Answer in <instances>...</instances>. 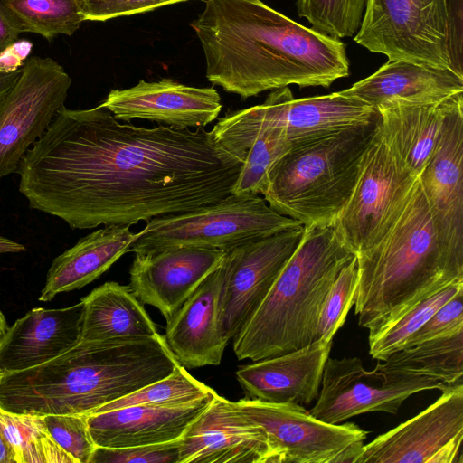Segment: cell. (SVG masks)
Instances as JSON below:
<instances>
[{
    "instance_id": "7",
    "label": "cell",
    "mask_w": 463,
    "mask_h": 463,
    "mask_svg": "<svg viewBox=\"0 0 463 463\" xmlns=\"http://www.w3.org/2000/svg\"><path fill=\"white\" fill-rule=\"evenodd\" d=\"M302 226L273 210L258 194H231L204 207L151 219L127 252L147 254L175 247L228 251L284 230Z\"/></svg>"
},
{
    "instance_id": "2",
    "label": "cell",
    "mask_w": 463,
    "mask_h": 463,
    "mask_svg": "<svg viewBox=\"0 0 463 463\" xmlns=\"http://www.w3.org/2000/svg\"><path fill=\"white\" fill-rule=\"evenodd\" d=\"M191 25L203 47L207 80L243 99L289 85L328 88L350 72L340 39L301 25L261 0H207Z\"/></svg>"
},
{
    "instance_id": "6",
    "label": "cell",
    "mask_w": 463,
    "mask_h": 463,
    "mask_svg": "<svg viewBox=\"0 0 463 463\" xmlns=\"http://www.w3.org/2000/svg\"><path fill=\"white\" fill-rule=\"evenodd\" d=\"M122 353L108 341H79L37 366L0 377V408L31 415L89 414L122 397L129 384Z\"/></svg>"
},
{
    "instance_id": "37",
    "label": "cell",
    "mask_w": 463,
    "mask_h": 463,
    "mask_svg": "<svg viewBox=\"0 0 463 463\" xmlns=\"http://www.w3.org/2000/svg\"><path fill=\"white\" fill-rule=\"evenodd\" d=\"M180 439L127 448L96 446L90 463H178Z\"/></svg>"
},
{
    "instance_id": "24",
    "label": "cell",
    "mask_w": 463,
    "mask_h": 463,
    "mask_svg": "<svg viewBox=\"0 0 463 463\" xmlns=\"http://www.w3.org/2000/svg\"><path fill=\"white\" fill-rule=\"evenodd\" d=\"M340 92L363 100L375 110L437 104L463 93V76L450 69L388 60L373 74Z\"/></svg>"
},
{
    "instance_id": "5",
    "label": "cell",
    "mask_w": 463,
    "mask_h": 463,
    "mask_svg": "<svg viewBox=\"0 0 463 463\" xmlns=\"http://www.w3.org/2000/svg\"><path fill=\"white\" fill-rule=\"evenodd\" d=\"M380 121L379 114L292 146L269 170L260 194L273 210L303 227L333 225L354 191Z\"/></svg>"
},
{
    "instance_id": "43",
    "label": "cell",
    "mask_w": 463,
    "mask_h": 463,
    "mask_svg": "<svg viewBox=\"0 0 463 463\" xmlns=\"http://www.w3.org/2000/svg\"><path fill=\"white\" fill-rule=\"evenodd\" d=\"M0 463H16L13 448L0 430Z\"/></svg>"
},
{
    "instance_id": "29",
    "label": "cell",
    "mask_w": 463,
    "mask_h": 463,
    "mask_svg": "<svg viewBox=\"0 0 463 463\" xmlns=\"http://www.w3.org/2000/svg\"><path fill=\"white\" fill-rule=\"evenodd\" d=\"M377 366L388 372L434 378L446 385L462 382L463 330L402 349Z\"/></svg>"
},
{
    "instance_id": "22",
    "label": "cell",
    "mask_w": 463,
    "mask_h": 463,
    "mask_svg": "<svg viewBox=\"0 0 463 463\" xmlns=\"http://www.w3.org/2000/svg\"><path fill=\"white\" fill-rule=\"evenodd\" d=\"M83 303L47 309L37 307L8 326L0 341V372L12 373L44 364L80 339Z\"/></svg>"
},
{
    "instance_id": "18",
    "label": "cell",
    "mask_w": 463,
    "mask_h": 463,
    "mask_svg": "<svg viewBox=\"0 0 463 463\" xmlns=\"http://www.w3.org/2000/svg\"><path fill=\"white\" fill-rule=\"evenodd\" d=\"M99 106L118 120L141 118L180 128H204L222 108L213 87H192L171 79L141 80L133 87L112 90Z\"/></svg>"
},
{
    "instance_id": "26",
    "label": "cell",
    "mask_w": 463,
    "mask_h": 463,
    "mask_svg": "<svg viewBox=\"0 0 463 463\" xmlns=\"http://www.w3.org/2000/svg\"><path fill=\"white\" fill-rule=\"evenodd\" d=\"M131 225H107L80 238L57 256L47 272L40 301L81 288L107 271L137 239Z\"/></svg>"
},
{
    "instance_id": "34",
    "label": "cell",
    "mask_w": 463,
    "mask_h": 463,
    "mask_svg": "<svg viewBox=\"0 0 463 463\" xmlns=\"http://www.w3.org/2000/svg\"><path fill=\"white\" fill-rule=\"evenodd\" d=\"M366 4L367 0H297V10L314 30L341 39L357 33Z\"/></svg>"
},
{
    "instance_id": "32",
    "label": "cell",
    "mask_w": 463,
    "mask_h": 463,
    "mask_svg": "<svg viewBox=\"0 0 463 463\" xmlns=\"http://www.w3.org/2000/svg\"><path fill=\"white\" fill-rule=\"evenodd\" d=\"M215 393L213 389L194 378L186 368L179 364L169 375L106 403L91 412L107 411L132 405L182 406Z\"/></svg>"
},
{
    "instance_id": "10",
    "label": "cell",
    "mask_w": 463,
    "mask_h": 463,
    "mask_svg": "<svg viewBox=\"0 0 463 463\" xmlns=\"http://www.w3.org/2000/svg\"><path fill=\"white\" fill-rule=\"evenodd\" d=\"M234 404L266 431L279 463H355L368 435L354 422L322 421L294 402L244 398Z\"/></svg>"
},
{
    "instance_id": "46",
    "label": "cell",
    "mask_w": 463,
    "mask_h": 463,
    "mask_svg": "<svg viewBox=\"0 0 463 463\" xmlns=\"http://www.w3.org/2000/svg\"><path fill=\"white\" fill-rule=\"evenodd\" d=\"M1 374H2V373H1V372H0V377H1Z\"/></svg>"
},
{
    "instance_id": "41",
    "label": "cell",
    "mask_w": 463,
    "mask_h": 463,
    "mask_svg": "<svg viewBox=\"0 0 463 463\" xmlns=\"http://www.w3.org/2000/svg\"><path fill=\"white\" fill-rule=\"evenodd\" d=\"M20 33L21 29L5 0H0V54L15 43Z\"/></svg>"
},
{
    "instance_id": "14",
    "label": "cell",
    "mask_w": 463,
    "mask_h": 463,
    "mask_svg": "<svg viewBox=\"0 0 463 463\" xmlns=\"http://www.w3.org/2000/svg\"><path fill=\"white\" fill-rule=\"evenodd\" d=\"M304 233L298 226L226 251L219 326L229 342L260 305Z\"/></svg>"
},
{
    "instance_id": "35",
    "label": "cell",
    "mask_w": 463,
    "mask_h": 463,
    "mask_svg": "<svg viewBox=\"0 0 463 463\" xmlns=\"http://www.w3.org/2000/svg\"><path fill=\"white\" fill-rule=\"evenodd\" d=\"M357 280L358 268L354 256L342 268L324 299L318 320L317 340L333 342L354 303Z\"/></svg>"
},
{
    "instance_id": "15",
    "label": "cell",
    "mask_w": 463,
    "mask_h": 463,
    "mask_svg": "<svg viewBox=\"0 0 463 463\" xmlns=\"http://www.w3.org/2000/svg\"><path fill=\"white\" fill-rule=\"evenodd\" d=\"M418 179L443 254L463 269V98L446 114L437 149Z\"/></svg>"
},
{
    "instance_id": "45",
    "label": "cell",
    "mask_w": 463,
    "mask_h": 463,
    "mask_svg": "<svg viewBox=\"0 0 463 463\" xmlns=\"http://www.w3.org/2000/svg\"><path fill=\"white\" fill-rule=\"evenodd\" d=\"M8 328L5 317L0 309V341Z\"/></svg>"
},
{
    "instance_id": "33",
    "label": "cell",
    "mask_w": 463,
    "mask_h": 463,
    "mask_svg": "<svg viewBox=\"0 0 463 463\" xmlns=\"http://www.w3.org/2000/svg\"><path fill=\"white\" fill-rule=\"evenodd\" d=\"M463 291V279L458 280L420 301L387 326L369 335V353L373 359L384 361L404 348L407 340L446 302Z\"/></svg>"
},
{
    "instance_id": "9",
    "label": "cell",
    "mask_w": 463,
    "mask_h": 463,
    "mask_svg": "<svg viewBox=\"0 0 463 463\" xmlns=\"http://www.w3.org/2000/svg\"><path fill=\"white\" fill-rule=\"evenodd\" d=\"M354 40L390 61L451 70L447 0H367Z\"/></svg>"
},
{
    "instance_id": "27",
    "label": "cell",
    "mask_w": 463,
    "mask_h": 463,
    "mask_svg": "<svg viewBox=\"0 0 463 463\" xmlns=\"http://www.w3.org/2000/svg\"><path fill=\"white\" fill-rule=\"evenodd\" d=\"M463 93L430 105H401L377 110L380 131L405 167L419 177L439 145L445 116Z\"/></svg>"
},
{
    "instance_id": "31",
    "label": "cell",
    "mask_w": 463,
    "mask_h": 463,
    "mask_svg": "<svg viewBox=\"0 0 463 463\" xmlns=\"http://www.w3.org/2000/svg\"><path fill=\"white\" fill-rule=\"evenodd\" d=\"M21 32L52 39L58 34L71 35L84 17L81 0H5Z\"/></svg>"
},
{
    "instance_id": "40",
    "label": "cell",
    "mask_w": 463,
    "mask_h": 463,
    "mask_svg": "<svg viewBox=\"0 0 463 463\" xmlns=\"http://www.w3.org/2000/svg\"><path fill=\"white\" fill-rule=\"evenodd\" d=\"M463 0H447V39L450 68L463 76L462 71V14Z\"/></svg>"
},
{
    "instance_id": "3",
    "label": "cell",
    "mask_w": 463,
    "mask_h": 463,
    "mask_svg": "<svg viewBox=\"0 0 463 463\" xmlns=\"http://www.w3.org/2000/svg\"><path fill=\"white\" fill-rule=\"evenodd\" d=\"M355 256L358 280L354 314L369 335L420 301L463 279V269L453 265L441 250L419 179L387 233Z\"/></svg>"
},
{
    "instance_id": "21",
    "label": "cell",
    "mask_w": 463,
    "mask_h": 463,
    "mask_svg": "<svg viewBox=\"0 0 463 463\" xmlns=\"http://www.w3.org/2000/svg\"><path fill=\"white\" fill-rule=\"evenodd\" d=\"M225 269L224 259L166 321L165 340L184 368L219 365L222 362L228 344L219 326Z\"/></svg>"
},
{
    "instance_id": "11",
    "label": "cell",
    "mask_w": 463,
    "mask_h": 463,
    "mask_svg": "<svg viewBox=\"0 0 463 463\" xmlns=\"http://www.w3.org/2000/svg\"><path fill=\"white\" fill-rule=\"evenodd\" d=\"M443 383L424 375L364 369L358 357L327 358L320 390L309 413L331 424L374 411L395 414L411 395L440 390Z\"/></svg>"
},
{
    "instance_id": "13",
    "label": "cell",
    "mask_w": 463,
    "mask_h": 463,
    "mask_svg": "<svg viewBox=\"0 0 463 463\" xmlns=\"http://www.w3.org/2000/svg\"><path fill=\"white\" fill-rule=\"evenodd\" d=\"M463 382L416 416L364 444L355 463H463Z\"/></svg>"
},
{
    "instance_id": "4",
    "label": "cell",
    "mask_w": 463,
    "mask_h": 463,
    "mask_svg": "<svg viewBox=\"0 0 463 463\" xmlns=\"http://www.w3.org/2000/svg\"><path fill=\"white\" fill-rule=\"evenodd\" d=\"M354 256L333 225L304 227L298 246L269 291L232 338L237 358L254 362L317 341L324 299Z\"/></svg>"
},
{
    "instance_id": "39",
    "label": "cell",
    "mask_w": 463,
    "mask_h": 463,
    "mask_svg": "<svg viewBox=\"0 0 463 463\" xmlns=\"http://www.w3.org/2000/svg\"><path fill=\"white\" fill-rule=\"evenodd\" d=\"M188 0H81L84 21H107Z\"/></svg>"
},
{
    "instance_id": "8",
    "label": "cell",
    "mask_w": 463,
    "mask_h": 463,
    "mask_svg": "<svg viewBox=\"0 0 463 463\" xmlns=\"http://www.w3.org/2000/svg\"><path fill=\"white\" fill-rule=\"evenodd\" d=\"M417 181L379 127L364 153L354 191L333 224L343 244L354 255L376 244L403 211Z\"/></svg>"
},
{
    "instance_id": "12",
    "label": "cell",
    "mask_w": 463,
    "mask_h": 463,
    "mask_svg": "<svg viewBox=\"0 0 463 463\" xmlns=\"http://www.w3.org/2000/svg\"><path fill=\"white\" fill-rule=\"evenodd\" d=\"M71 79L51 58L33 57L0 101V177L16 173L29 148L63 106Z\"/></svg>"
},
{
    "instance_id": "44",
    "label": "cell",
    "mask_w": 463,
    "mask_h": 463,
    "mask_svg": "<svg viewBox=\"0 0 463 463\" xmlns=\"http://www.w3.org/2000/svg\"><path fill=\"white\" fill-rule=\"evenodd\" d=\"M26 248L13 240L0 236V253H16L24 251Z\"/></svg>"
},
{
    "instance_id": "23",
    "label": "cell",
    "mask_w": 463,
    "mask_h": 463,
    "mask_svg": "<svg viewBox=\"0 0 463 463\" xmlns=\"http://www.w3.org/2000/svg\"><path fill=\"white\" fill-rule=\"evenodd\" d=\"M215 394L182 406L132 405L85 415L90 436L98 447L164 443L182 438Z\"/></svg>"
},
{
    "instance_id": "1",
    "label": "cell",
    "mask_w": 463,
    "mask_h": 463,
    "mask_svg": "<svg viewBox=\"0 0 463 463\" xmlns=\"http://www.w3.org/2000/svg\"><path fill=\"white\" fill-rule=\"evenodd\" d=\"M241 165L204 128L137 127L99 105L62 106L16 173L31 208L85 230L218 202L232 193Z\"/></svg>"
},
{
    "instance_id": "17",
    "label": "cell",
    "mask_w": 463,
    "mask_h": 463,
    "mask_svg": "<svg viewBox=\"0 0 463 463\" xmlns=\"http://www.w3.org/2000/svg\"><path fill=\"white\" fill-rule=\"evenodd\" d=\"M226 251L175 247L136 254L129 288L143 304L157 308L168 321L201 283L224 260Z\"/></svg>"
},
{
    "instance_id": "30",
    "label": "cell",
    "mask_w": 463,
    "mask_h": 463,
    "mask_svg": "<svg viewBox=\"0 0 463 463\" xmlns=\"http://www.w3.org/2000/svg\"><path fill=\"white\" fill-rule=\"evenodd\" d=\"M0 430L13 448L16 463H76L52 438L43 416L0 408Z\"/></svg>"
},
{
    "instance_id": "25",
    "label": "cell",
    "mask_w": 463,
    "mask_h": 463,
    "mask_svg": "<svg viewBox=\"0 0 463 463\" xmlns=\"http://www.w3.org/2000/svg\"><path fill=\"white\" fill-rule=\"evenodd\" d=\"M294 145L366 123L379 115L367 103L340 91L295 99L288 87L274 90L261 104Z\"/></svg>"
},
{
    "instance_id": "42",
    "label": "cell",
    "mask_w": 463,
    "mask_h": 463,
    "mask_svg": "<svg viewBox=\"0 0 463 463\" xmlns=\"http://www.w3.org/2000/svg\"><path fill=\"white\" fill-rule=\"evenodd\" d=\"M22 73V69L12 71H0V101L14 87Z\"/></svg>"
},
{
    "instance_id": "28",
    "label": "cell",
    "mask_w": 463,
    "mask_h": 463,
    "mask_svg": "<svg viewBox=\"0 0 463 463\" xmlns=\"http://www.w3.org/2000/svg\"><path fill=\"white\" fill-rule=\"evenodd\" d=\"M83 317L80 341L148 338L156 324L129 286L109 281L80 299Z\"/></svg>"
},
{
    "instance_id": "19",
    "label": "cell",
    "mask_w": 463,
    "mask_h": 463,
    "mask_svg": "<svg viewBox=\"0 0 463 463\" xmlns=\"http://www.w3.org/2000/svg\"><path fill=\"white\" fill-rule=\"evenodd\" d=\"M209 132L217 146L242 162L234 194H260L269 170L293 146L261 104L226 113Z\"/></svg>"
},
{
    "instance_id": "16",
    "label": "cell",
    "mask_w": 463,
    "mask_h": 463,
    "mask_svg": "<svg viewBox=\"0 0 463 463\" xmlns=\"http://www.w3.org/2000/svg\"><path fill=\"white\" fill-rule=\"evenodd\" d=\"M178 463H279L266 431L213 396L180 439Z\"/></svg>"
},
{
    "instance_id": "20",
    "label": "cell",
    "mask_w": 463,
    "mask_h": 463,
    "mask_svg": "<svg viewBox=\"0 0 463 463\" xmlns=\"http://www.w3.org/2000/svg\"><path fill=\"white\" fill-rule=\"evenodd\" d=\"M333 342L312 344L240 366L235 375L246 398L307 405L318 396Z\"/></svg>"
},
{
    "instance_id": "36",
    "label": "cell",
    "mask_w": 463,
    "mask_h": 463,
    "mask_svg": "<svg viewBox=\"0 0 463 463\" xmlns=\"http://www.w3.org/2000/svg\"><path fill=\"white\" fill-rule=\"evenodd\" d=\"M43 417L52 438L76 463H90L96 445L85 414H48Z\"/></svg>"
},
{
    "instance_id": "38",
    "label": "cell",
    "mask_w": 463,
    "mask_h": 463,
    "mask_svg": "<svg viewBox=\"0 0 463 463\" xmlns=\"http://www.w3.org/2000/svg\"><path fill=\"white\" fill-rule=\"evenodd\" d=\"M463 330V291L442 305L405 343L404 348ZM403 348V349H404Z\"/></svg>"
}]
</instances>
